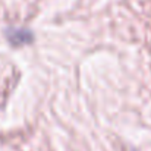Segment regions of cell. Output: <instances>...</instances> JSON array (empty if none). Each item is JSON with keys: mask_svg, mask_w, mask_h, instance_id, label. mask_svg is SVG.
<instances>
[{"mask_svg": "<svg viewBox=\"0 0 151 151\" xmlns=\"http://www.w3.org/2000/svg\"><path fill=\"white\" fill-rule=\"evenodd\" d=\"M6 37L13 46H24L32 41V32L25 28H9Z\"/></svg>", "mask_w": 151, "mask_h": 151, "instance_id": "obj_1", "label": "cell"}]
</instances>
